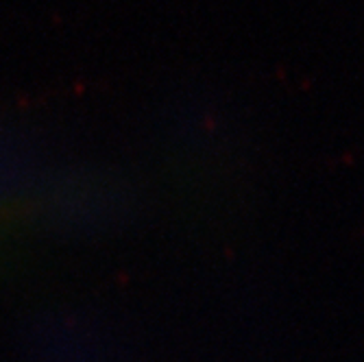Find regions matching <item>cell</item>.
Listing matches in <instances>:
<instances>
[]
</instances>
